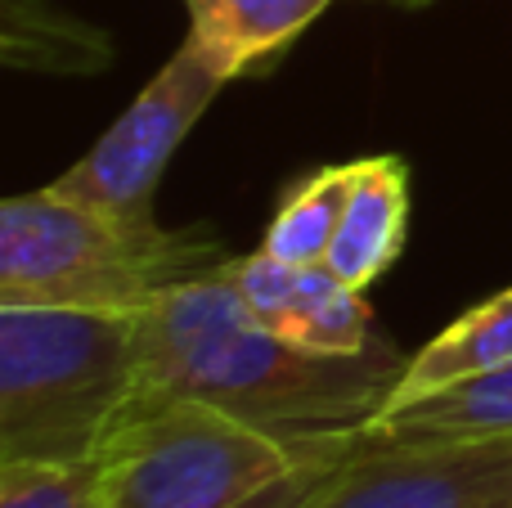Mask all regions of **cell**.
I'll return each mask as SVG.
<instances>
[{"mask_svg": "<svg viewBox=\"0 0 512 508\" xmlns=\"http://www.w3.org/2000/svg\"><path fill=\"white\" fill-rule=\"evenodd\" d=\"M131 401L194 396L292 446L355 441L396 392L409 360L387 338L364 356H319L239 306L221 270L171 288L135 329Z\"/></svg>", "mask_w": 512, "mask_h": 508, "instance_id": "obj_1", "label": "cell"}, {"mask_svg": "<svg viewBox=\"0 0 512 508\" xmlns=\"http://www.w3.org/2000/svg\"><path fill=\"white\" fill-rule=\"evenodd\" d=\"M225 261L212 230L117 221L54 189L14 194L0 207V306L144 315L171 288Z\"/></svg>", "mask_w": 512, "mask_h": 508, "instance_id": "obj_2", "label": "cell"}, {"mask_svg": "<svg viewBox=\"0 0 512 508\" xmlns=\"http://www.w3.org/2000/svg\"><path fill=\"white\" fill-rule=\"evenodd\" d=\"M140 315L0 306V464L95 459L135 396Z\"/></svg>", "mask_w": 512, "mask_h": 508, "instance_id": "obj_3", "label": "cell"}, {"mask_svg": "<svg viewBox=\"0 0 512 508\" xmlns=\"http://www.w3.org/2000/svg\"><path fill=\"white\" fill-rule=\"evenodd\" d=\"M360 441V437H355ZM324 446H292L194 396L131 401L99 446L108 508H239Z\"/></svg>", "mask_w": 512, "mask_h": 508, "instance_id": "obj_4", "label": "cell"}, {"mask_svg": "<svg viewBox=\"0 0 512 508\" xmlns=\"http://www.w3.org/2000/svg\"><path fill=\"white\" fill-rule=\"evenodd\" d=\"M225 86L230 77L185 36V45L162 63L158 77L95 140V149L45 189L117 221H153L162 171Z\"/></svg>", "mask_w": 512, "mask_h": 508, "instance_id": "obj_5", "label": "cell"}, {"mask_svg": "<svg viewBox=\"0 0 512 508\" xmlns=\"http://www.w3.org/2000/svg\"><path fill=\"white\" fill-rule=\"evenodd\" d=\"M512 437L373 446L360 441L306 508H508Z\"/></svg>", "mask_w": 512, "mask_h": 508, "instance_id": "obj_6", "label": "cell"}, {"mask_svg": "<svg viewBox=\"0 0 512 508\" xmlns=\"http://www.w3.org/2000/svg\"><path fill=\"white\" fill-rule=\"evenodd\" d=\"M409 230V167L396 153L351 162L342 225L324 266L351 288H369L396 266Z\"/></svg>", "mask_w": 512, "mask_h": 508, "instance_id": "obj_7", "label": "cell"}, {"mask_svg": "<svg viewBox=\"0 0 512 508\" xmlns=\"http://www.w3.org/2000/svg\"><path fill=\"white\" fill-rule=\"evenodd\" d=\"M512 437V365L472 374L409 405H387L360 441L423 446V441H495Z\"/></svg>", "mask_w": 512, "mask_h": 508, "instance_id": "obj_8", "label": "cell"}, {"mask_svg": "<svg viewBox=\"0 0 512 508\" xmlns=\"http://www.w3.org/2000/svg\"><path fill=\"white\" fill-rule=\"evenodd\" d=\"M185 5L189 41L234 81L270 54L288 50L333 0H185Z\"/></svg>", "mask_w": 512, "mask_h": 508, "instance_id": "obj_9", "label": "cell"}, {"mask_svg": "<svg viewBox=\"0 0 512 508\" xmlns=\"http://www.w3.org/2000/svg\"><path fill=\"white\" fill-rule=\"evenodd\" d=\"M499 365H512V288L472 306V311H463L418 356H409L387 405H409L418 396H432L441 387L463 383V378L486 374V369H499Z\"/></svg>", "mask_w": 512, "mask_h": 508, "instance_id": "obj_10", "label": "cell"}, {"mask_svg": "<svg viewBox=\"0 0 512 508\" xmlns=\"http://www.w3.org/2000/svg\"><path fill=\"white\" fill-rule=\"evenodd\" d=\"M283 338L319 356H364L382 342L364 293L337 279L328 266H301L297 302L283 324Z\"/></svg>", "mask_w": 512, "mask_h": 508, "instance_id": "obj_11", "label": "cell"}, {"mask_svg": "<svg viewBox=\"0 0 512 508\" xmlns=\"http://www.w3.org/2000/svg\"><path fill=\"white\" fill-rule=\"evenodd\" d=\"M346 189H351V162L346 167H319L306 180H297L283 194V203L274 207L261 248L270 257L288 261V266H324L328 248L337 239V225H342Z\"/></svg>", "mask_w": 512, "mask_h": 508, "instance_id": "obj_12", "label": "cell"}, {"mask_svg": "<svg viewBox=\"0 0 512 508\" xmlns=\"http://www.w3.org/2000/svg\"><path fill=\"white\" fill-rule=\"evenodd\" d=\"M0 508H108L99 459L50 464V459H5Z\"/></svg>", "mask_w": 512, "mask_h": 508, "instance_id": "obj_13", "label": "cell"}, {"mask_svg": "<svg viewBox=\"0 0 512 508\" xmlns=\"http://www.w3.org/2000/svg\"><path fill=\"white\" fill-rule=\"evenodd\" d=\"M355 450H360V441H342V446L319 450V455H310L297 473H288L283 482H274L270 491L252 495V500L239 504V508H306L328 482H333V473L355 455Z\"/></svg>", "mask_w": 512, "mask_h": 508, "instance_id": "obj_14", "label": "cell"}, {"mask_svg": "<svg viewBox=\"0 0 512 508\" xmlns=\"http://www.w3.org/2000/svg\"><path fill=\"white\" fill-rule=\"evenodd\" d=\"M405 5H432V0H405Z\"/></svg>", "mask_w": 512, "mask_h": 508, "instance_id": "obj_15", "label": "cell"}, {"mask_svg": "<svg viewBox=\"0 0 512 508\" xmlns=\"http://www.w3.org/2000/svg\"><path fill=\"white\" fill-rule=\"evenodd\" d=\"M508 508H512V504H508Z\"/></svg>", "mask_w": 512, "mask_h": 508, "instance_id": "obj_16", "label": "cell"}]
</instances>
